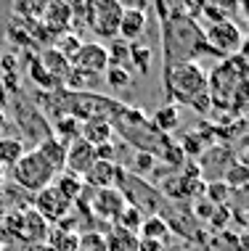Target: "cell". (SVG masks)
Instances as JSON below:
<instances>
[{
  "instance_id": "obj_4",
  "label": "cell",
  "mask_w": 249,
  "mask_h": 251,
  "mask_svg": "<svg viewBox=\"0 0 249 251\" xmlns=\"http://www.w3.org/2000/svg\"><path fill=\"white\" fill-rule=\"evenodd\" d=\"M8 233L13 238L24 241V243H45V238H48V233H51V225L35 212V209H24V212L5 217L3 230H0V241Z\"/></svg>"
},
{
  "instance_id": "obj_1",
  "label": "cell",
  "mask_w": 249,
  "mask_h": 251,
  "mask_svg": "<svg viewBox=\"0 0 249 251\" xmlns=\"http://www.w3.org/2000/svg\"><path fill=\"white\" fill-rule=\"evenodd\" d=\"M165 87L170 103H186L196 111L210 108V77L196 61H183V64L165 66Z\"/></svg>"
},
{
  "instance_id": "obj_29",
  "label": "cell",
  "mask_w": 249,
  "mask_h": 251,
  "mask_svg": "<svg viewBox=\"0 0 249 251\" xmlns=\"http://www.w3.org/2000/svg\"><path fill=\"white\" fill-rule=\"evenodd\" d=\"M3 185H5V169L0 167V191H3Z\"/></svg>"
},
{
  "instance_id": "obj_10",
  "label": "cell",
  "mask_w": 249,
  "mask_h": 251,
  "mask_svg": "<svg viewBox=\"0 0 249 251\" xmlns=\"http://www.w3.org/2000/svg\"><path fill=\"white\" fill-rule=\"evenodd\" d=\"M122 169H119L114 161H101L96 159V164L87 169V175L83 177V185L93 188V191H106V188H119L122 182Z\"/></svg>"
},
{
  "instance_id": "obj_19",
  "label": "cell",
  "mask_w": 249,
  "mask_h": 251,
  "mask_svg": "<svg viewBox=\"0 0 249 251\" xmlns=\"http://www.w3.org/2000/svg\"><path fill=\"white\" fill-rule=\"evenodd\" d=\"M138 233H140L138 238H149V241H162V243H165V235H167V222L162 220V217L151 214V217H146V220L140 222Z\"/></svg>"
},
{
  "instance_id": "obj_25",
  "label": "cell",
  "mask_w": 249,
  "mask_h": 251,
  "mask_svg": "<svg viewBox=\"0 0 249 251\" xmlns=\"http://www.w3.org/2000/svg\"><path fill=\"white\" fill-rule=\"evenodd\" d=\"M29 74H32V79H35L37 85H43V87H56V85H58L56 79H53L48 72H45V66L40 64V61H35V64L29 66Z\"/></svg>"
},
{
  "instance_id": "obj_16",
  "label": "cell",
  "mask_w": 249,
  "mask_h": 251,
  "mask_svg": "<svg viewBox=\"0 0 249 251\" xmlns=\"http://www.w3.org/2000/svg\"><path fill=\"white\" fill-rule=\"evenodd\" d=\"M104 243H106V251H138V233H130V230H125L119 225H111Z\"/></svg>"
},
{
  "instance_id": "obj_8",
  "label": "cell",
  "mask_w": 249,
  "mask_h": 251,
  "mask_svg": "<svg viewBox=\"0 0 249 251\" xmlns=\"http://www.w3.org/2000/svg\"><path fill=\"white\" fill-rule=\"evenodd\" d=\"M96 164V148L90 143H85L83 138H75L66 143V164H64V172L75 175V177L83 180L87 175V169Z\"/></svg>"
},
{
  "instance_id": "obj_12",
  "label": "cell",
  "mask_w": 249,
  "mask_h": 251,
  "mask_svg": "<svg viewBox=\"0 0 249 251\" xmlns=\"http://www.w3.org/2000/svg\"><path fill=\"white\" fill-rule=\"evenodd\" d=\"M40 24L51 32V35H66L72 29V8L69 3H48L43 8Z\"/></svg>"
},
{
  "instance_id": "obj_26",
  "label": "cell",
  "mask_w": 249,
  "mask_h": 251,
  "mask_svg": "<svg viewBox=\"0 0 249 251\" xmlns=\"http://www.w3.org/2000/svg\"><path fill=\"white\" fill-rule=\"evenodd\" d=\"M43 8H45L43 3H19L13 11L16 13H32V16H43Z\"/></svg>"
},
{
  "instance_id": "obj_21",
  "label": "cell",
  "mask_w": 249,
  "mask_h": 251,
  "mask_svg": "<svg viewBox=\"0 0 249 251\" xmlns=\"http://www.w3.org/2000/svg\"><path fill=\"white\" fill-rule=\"evenodd\" d=\"M53 185L61 191L66 199H69L72 203H75L77 199H80V193H83V180L80 177H75V175H69V172H61V175H56V180H53Z\"/></svg>"
},
{
  "instance_id": "obj_15",
  "label": "cell",
  "mask_w": 249,
  "mask_h": 251,
  "mask_svg": "<svg viewBox=\"0 0 249 251\" xmlns=\"http://www.w3.org/2000/svg\"><path fill=\"white\" fill-rule=\"evenodd\" d=\"M40 64L45 66V72H48V74H51L53 79H56L58 85L66 82V77H69V72H72L69 58H66L64 53H58L56 48L45 50V53H43V61H40Z\"/></svg>"
},
{
  "instance_id": "obj_27",
  "label": "cell",
  "mask_w": 249,
  "mask_h": 251,
  "mask_svg": "<svg viewBox=\"0 0 249 251\" xmlns=\"http://www.w3.org/2000/svg\"><path fill=\"white\" fill-rule=\"evenodd\" d=\"M231 182H236L239 188H244V182H247V169L244 167H233V172H228V185H231Z\"/></svg>"
},
{
  "instance_id": "obj_9",
  "label": "cell",
  "mask_w": 249,
  "mask_h": 251,
  "mask_svg": "<svg viewBox=\"0 0 249 251\" xmlns=\"http://www.w3.org/2000/svg\"><path fill=\"white\" fill-rule=\"evenodd\" d=\"M125 203H127V199L119 188H106V191H96V196H93V201H90V209L96 212V217H101V220L117 222L119 214L125 212Z\"/></svg>"
},
{
  "instance_id": "obj_7",
  "label": "cell",
  "mask_w": 249,
  "mask_h": 251,
  "mask_svg": "<svg viewBox=\"0 0 249 251\" xmlns=\"http://www.w3.org/2000/svg\"><path fill=\"white\" fill-rule=\"evenodd\" d=\"M72 69L87 74V77H98L109 69V53L101 43H83L75 50V56L69 58Z\"/></svg>"
},
{
  "instance_id": "obj_11",
  "label": "cell",
  "mask_w": 249,
  "mask_h": 251,
  "mask_svg": "<svg viewBox=\"0 0 249 251\" xmlns=\"http://www.w3.org/2000/svg\"><path fill=\"white\" fill-rule=\"evenodd\" d=\"M143 32H146V5H122L117 37L122 43H138Z\"/></svg>"
},
{
  "instance_id": "obj_18",
  "label": "cell",
  "mask_w": 249,
  "mask_h": 251,
  "mask_svg": "<svg viewBox=\"0 0 249 251\" xmlns=\"http://www.w3.org/2000/svg\"><path fill=\"white\" fill-rule=\"evenodd\" d=\"M45 243L53 249V251H77V243H80V235L75 230H66V227H56L48 233Z\"/></svg>"
},
{
  "instance_id": "obj_24",
  "label": "cell",
  "mask_w": 249,
  "mask_h": 251,
  "mask_svg": "<svg viewBox=\"0 0 249 251\" xmlns=\"http://www.w3.org/2000/svg\"><path fill=\"white\" fill-rule=\"evenodd\" d=\"M77 251H106V243L98 233H85V235H80Z\"/></svg>"
},
{
  "instance_id": "obj_6",
  "label": "cell",
  "mask_w": 249,
  "mask_h": 251,
  "mask_svg": "<svg viewBox=\"0 0 249 251\" xmlns=\"http://www.w3.org/2000/svg\"><path fill=\"white\" fill-rule=\"evenodd\" d=\"M72 206H75V203L66 199V196L58 191L56 185H48L45 191L35 193V206H32V209H35V212L51 225V222L66 220L69 212H72Z\"/></svg>"
},
{
  "instance_id": "obj_22",
  "label": "cell",
  "mask_w": 249,
  "mask_h": 251,
  "mask_svg": "<svg viewBox=\"0 0 249 251\" xmlns=\"http://www.w3.org/2000/svg\"><path fill=\"white\" fill-rule=\"evenodd\" d=\"M154 125H157L159 130H165V132H172L175 127L180 125V111H178V106H172V103L162 106L157 114H154Z\"/></svg>"
},
{
  "instance_id": "obj_14",
  "label": "cell",
  "mask_w": 249,
  "mask_h": 251,
  "mask_svg": "<svg viewBox=\"0 0 249 251\" xmlns=\"http://www.w3.org/2000/svg\"><path fill=\"white\" fill-rule=\"evenodd\" d=\"M35 151L53 167V172H56V175L64 172V164H66V143H61L56 135H51V138L43 140V143H37Z\"/></svg>"
},
{
  "instance_id": "obj_17",
  "label": "cell",
  "mask_w": 249,
  "mask_h": 251,
  "mask_svg": "<svg viewBox=\"0 0 249 251\" xmlns=\"http://www.w3.org/2000/svg\"><path fill=\"white\" fill-rule=\"evenodd\" d=\"M24 153H27V148H24L22 138H8V135L0 138V167L3 169H11Z\"/></svg>"
},
{
  "instance_id": "obj_23",
  "label": "cell",
  "mask_w": 249,
  "mask_h": 251,
  "mask_svg": "<svg viewBox=\"0 0 249 251\" xmlns=\"http://www.w3.org/2000/svg\"><path fill=\"white\" fill-rule=\"evenodd\" d=\"M106 74V82H109L114 90H119V87H127L133 82V72L125 69V66H109V69L104 72Z\"/></svg>"
},
{
  "instance_id": "obj_13",
  "label": "cell",
  "mask_w": 249,
  "mask_h": 251,
  "mask_svg": "<svg viewBox=\"0 0 249 251\" xmlns=\"http://www.w3.org/2000/svg\"><path fill=\"white\" fill-rule=\"evenodd\" d=\"M111 125L106 119H101V117H93V119H87L80 125V138L85 140V143H90L93 148L96 146H104V143H111Z\"/></svg>"
},
{
  "instance_id": "obj_2",
  "label": "cell",
  "mask_w": 249,
  "mask_h": 251,
  "mask_svg": "<svg viewBox=\"0 0 249 251\" xmlns=\"http://www.w3.org/2000/svg\"><path fill=\"white\" fill-rule=\"evenodd\" d=\"M11 175H13V182H16L19 188H24V191H29V193L45 191V188L53 185V180H56L53 167L35 151V148L27 151L22 159L11 167Z\"/></svg>"
},
{
  "instance_id": "obj_20",
  "label": "cell",
  "mask_w": 249,
  "mask_h": 251,
  "mask_svg": "<svg viewBox=\"0 0 249 251\" xmlns=\"http://www.w3.org/2000/svg\"><path fill=\"white\" fill-rule=\"evenodd\" d=\"M127 64H136V72L146 74L149 72V64H151V48L143 45L140 40L138 43H130V48H127Z\"/></svg>"
},
{
  "instance_id": "obj_5",
  "label": "cell",
  "mask_w": 249,
  "mask_h": 251,
  "mask_svg": "<svg viewBox=\"0 0 249 251\" xmlns=\"http://www.w3.org/2000/svg\"><path fill=\"white\" fill-rule=\"evenodd\" d=\"M204 43L215 56H244V29L233 19L210 24L204 29Z\"/></svg>"
},
{
  "instance_id": "obj_28",
  "label": "cell",
  "mask_w": 249,
  "mask_h": 251,
  "mask_svg": "<svg viewBox=\"0 0 249 251\" xmlns=\"http://www.w3.org/2000/svg\"><path fill=\"white\" fill-rule=\"evenodd\" d=\"M151 164H154V159H151L149 153H140L138 159H136V167L140 169V172H149V167H151Z\"/></svg>"
},
{
  "instance_id": "obj_30",
  "label": "cell",
  "mask_w": 249,
  "mask_h": 251,
  "mask_svg": "<svg viewBox=\"0 0 249 251\" xmlns=\"http://www.w3.org/2000/svg\"><path fill=\"white\" fill-rule=\"evenodd\" d=\"M0 251H3V241H0Z\"/></svg>"
},
{
  "instance_id": "obj_3",
  "label": "cell",
  "mask_w": 249,
  "mask_h": 251,
  "mask_svg": "<svg viewBox=\"0 0 249 251\" xmlns=\"http://www.w3.org/2000/svg\"><path fill=\"white\" fill-rule=\"evenodd\" d=\"M119 19H122V3H117V0L85 3V26L98 40H117Z\"/></svg>"
}]
</instances>
